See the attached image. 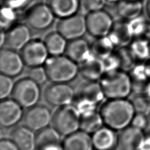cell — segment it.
Segmentation results:
<instances>
[{
  "label": "cell",
  "mask_w": 150,
  "mask_h": 150,
  "mask_svg": "<svg viewBox=\"0 0 150 150\" xmlns=\"http://www.w3.org/2000/svg\"><path fill=\"white\" fill-rule=\"evenodd\" d=\"M99 112L105 126L116 131H122L130 126L136 114L131 100L127 99H108Z\"/></svg>",
  "instance_id": "1"
},
{
  "label": "cell",
  "mask_w": 150,
  "mask_h": 150,
  "mask_svg": "<svg viewBox=\"0 0 150 150\" xmlns=\"http://www.w3.org/2000/svg\"><path fill=\"white\" fill-rule=\"evenodd\" d=\"M99 83L108 99H127L133 92L130 75L122 69L106 72Z\"/></svg>",
  "instance_id": "2"
},
{
  "label": "cell",
  "mask_w": 150,
  "mask_h": 150,
  "mask_svg": "<svg viewBox=\"0 0 150 150\" xmlns=\"http://www.w3.org/2000/svg\"><path fill=\"white\" fill-rule=\"evenodd\" d=\"M44 67L52 83H68L79 74L78 64L66 55L50 56Z\"/></svg>",
  "instance_id": "3"
},
{
  "label": "cell",
  "mask_w": 150,
  "mask_h": 150,
  "mask_svg": "<svg viewBox=\"0 0 150 150\" xmlns=\"http://www.w3.org/2000/svg\"><path fill=\"white\" fill-rule=\"evenodd\" d=\"M81 115L74 105L59 107L52 116V127L66 136L80 130Z\"/></svg>",
  "instance_id": "4"
},
{
  "label": "cell",
  "mask_w": 150,
  "mask_h": 150,
  "mask_svg": "<svg viewBox=\"0 0 150 150\" xmlns=\"http://www.w3.org/2000/svg\"><path fill=\"white\" fill-rule=\"evenodd\" d=\"M55 15L47 3H37L28 7L23 15V19L33 29L44 31L50 28L55 21Z\"/></svg>",
  "instance_id": "5"
},
{
  "label": "cell",
  "mask_w": 150,
  "mask_h": 150,
  "mask_svg": "<svg viewBox=\"0 0 150 150\" xmlns=\"http://www.w3.org/2000/svg\"><path fill=\"white\" fill-rule=\"evenodd\" d=\"M40 93V85L27 77L15 83L11 97L22 108H29L37 105Z\"/></svg>",
  "instance_id": "6"
},
{
  "label": "cell",
  "mask_w": 150,
  "mask_h": 150,
  "mask_svg": "<svg viewBox=\"0 0 150 150\" xmlns=\"http://www.w3.org/2000/svg\"><path fill=\"white\" fill-rule=\"evenodd\" d=\"M85 17L87 33L94 38L107 37L115 22L110 13L105 9L88 13Z\"/></svg>",
  "instance_id": "7"
},
{
  "label": "cell",
  "mask_w": 150,
  "mask_h": 150,
  "mask_svg": "<svg viewBox=\"0 0 150 150\" xmlns=\"http://www.w3.org/2000/svg\"><path fill=\"white\" fill-rule=\"evenodd\" d=\"M44 98L48 105L61 107L71 105L76 99V93L68 83H52L44 91Z\"/></svg>",
  "instance_id": "8"
},
{
  "label": "cell",
  "mask_w": 150,
  "mask_h": 150,
  "mask_svg": "<svg viewBox=\"0 0 150 150\" xmlns=\"http://www.w3.org/2000/svg\"><path fill=\"white\" fill-rule=\"evenodd\" d=\"M20 52L25 65L30 68L44 66L50 56L44 40L38 38L32 39Z\"/></svg>",
  "instance_id": "9"
},
{
  "label": "cell",
  "mask_w": 150,
  "mask_h": 150,
  "mask_svg": "<svg viewBox=\"0 0 150 150\" xmlns=\"http://www.w3.org/2000/svg\"><path fill=\"white\" fill-rule=\"evenodd\" d=\"M57 31L68 41L83 38L87 33L86 17L78 13L59 19L57 25Z\"/></svg>",
  "instance_id": "10"
},
{
  "label": "cell",
  "mask_w": 150,
  "mask_h": 150,
  "mask_svg": "<svg viewBox=\"0 0 150 150\" xmlns=\"http://www.w3.org/2000/svg\"><path fill=\"white\" fill-rule=\"evenodd\" d=\"M25 63L21 53L9 48L0 50V74L15 77L22 73Z\"/></svg>",
  "instance_id": "11"
},
{
  "label": "cell",
  "mask_w": 150,
  "mask_h": 150,
  "mask_svg": "<svg viewBox=\"0 0 150 150\" xmlns=\"http://www.w3.org/2000/svg\"><path fill=\"white\" fill-rule=\"evenodd\" d=\"M51 111L44 105H35L28 108L23 116L24 125L34 132H39L48 126L52 121Z\"/></svg>",
  "instance_id": "12"
},
{
  "label": "cell",
  "mask_w": 150,
  "mask_h": 150,
  "mask_svg": "<svg viewBox=\"0 0 150 150\" xmlns=\"http://www.w3.org/2000/svg\"><path fill=\"white\" fill-rule=\"evenodd\" d=\"M23 108L13 99L0 100V126L11 128L23 118Z\"/></svg>",
  "instance_id": "13"
},
{
  "label": "cell",
  "mask_w": 150,
  "mask_h": 150,
  "mask_svg": "<svg viewBox=\"0 0 150 150\" xmlns=\"http://www.w3.org/2000/svg\"><path fill=\"white\" fill-rule=\"evenodd\" d=\"M32 39L30 28L25 23H19L7 32L6 45L13 50L21 51Z\"/></svg>",
  "instance_id": "14"
},
{
  "label": "cell",
  "mask_w": 150,
  "mask_h": 150,
  "mask_svg": "<svg viewBox=\"0 0 150 150\" xmlns=\"http://www.w3.org/2000/svg\"><path fill=\"white\" fill-rule=\"evenodd\" d=\"M117 131L104 126L91 135L94 150H115L119 146Z\"/></svg>",
  "instance_id": "15"
},
{
  "label": "cell",
  "mask_w": 150,
  "mask_h": 150,
  "mask_svg": "<svg viewBox=\"0 0 150 150\" xmlns=\"http://www.w3.org/2000/svg\"><path fill=\"white\" fill-rule=\"evenodd\" d=\"M35 150H64L61 134L54 127H47L36 134Z\"/></svg>",
  "instance_id": "16"
},
{
  "label": "cell",
  "mask_w": 150,
  "mask_h": 150,
  "mask_svg": "<svg viewBox=\"0 0 150 150\" xmlns=\"http://www.w3.org/2000/svg\"><path fill=\"white\" fill-rule=\"evenodd\" d=\"M65 55L80 65L92 56L91 43L83 37L69 41Z\"/></svg>",
  "instance_id": "17"
},
{
  "label": "cell",
  "mask_w": 150,
  "mask_h": 150,
  "mask_svg": "<svg viewBox=\"0 0 150 150\" xmlns=\"http://www.w3.org/2000/svg\"><path fill=\"white\" fill-rule=\"evenodd\" d=\"M108 36L116 48L127 47L134 39L128 22L122 19L115 22Z\"/></svg>",
  "instance_id": "18"
},
{
  "label": "cell",
  "mask_w": 150,
  "mask_h": 150,
  "mask_svg": "<svg viewBox=\"0 0 150 150\" xmlns=\"http://www.w3.org/2000/svg\"><path fill=\"white\" fill-rule=\"evenodd\" d=\"M115 11L120 19L132 20L142 15L144 3L142 0H120L115 4Z\"/></svg>",
  "instance_id": "19"
},
{
  "label": "cell",
  "mask_w": 150,
  "mask_h": 150,
  "mask_svg": "<svg viewBox=\"0 0 150 150\" xmlns=\"http://www.w3.org/2000/svg\"><path fill=\"white\" fill-rule=\"evenodd\" d=\"M56 18L66 19L79 13L81 0H46Z\"/></svg>",
  "instance_id": "20"
},
{
  "label": "cell",
  "mask_w": 150,
  "mask_h": 150,
  "mask_svg": "<svg viewBox=\"0 0 150 150\" xmlns=\"http://www.w3.org/2000/svg\"><path fill=\"white\" fill-rule=\"evenodd\" d=\"M145 137L144 131L130 126L119 134V146L122 150H138Z\"/></svg>",
  "instance_id": "21"
},
{
  "label": "cell",
  "mask_w": 150,
  "mask_h": 150,
  "mask_svg": "<svg viewBox=\"0 0 150 150\" xmlns=\"http://www.w3.org/2000/svg\"><path fill=\"white\" fill-rule=\"evenodd\" d=\"M10 139L19 150H35L36 134L27 126H19L10 134Z\"/></svg>",
  "instance_id": "22"
},
{
  "label": "cell",
  "mask_w": 150,
  "mask_h": 150,
  "mask_svg": "<svg viewBox=\"0 0 150 150\" xmlns=\"http://www.w3.org/2000/svg\"><path fill=\"white\" fill-rule=\"evenodd\" d=\"M105 97L99 82L87 81L79 86L75 99L85 100L98 106Z\"/></svg>",
  "instance_id": "23"
},
{
  "label": "cell",
  "mask_w": 150,
  "mask_h": 150,
  "mask_svg": "<svg viewBox=\"0 0 150 150\" xmlns=\"http://www.w3.org/2000/svg\"><path fill=\"white\" fill-rule=\"evenodd\" d=\"M62 146L64 150H94L91 135L81 130L65 136Z\"/></svg>",
  "instance_id": "24"
},
{
  "label": "cell",
  "mask_w": 150,
  "mask_h": 150,
  "mask_svg": "<svg viewBox=\"0 0 150 150\" xmlns=\"http://www.w3.org/2000/svg\"><path fill=\"white\" fill-rule=\"evenodd\" d=\"M79 74L87 81H98L105 74L103 60L91 56L79 66Z\"/></svg>",
  "instance_id": "25"
},
{
  "label": "cell",
  "mask_w": 150,
  "mask_h": 150,
  "mask_svg": "<svg viewBox=\"0 0 150 150\" xmlns=\"http://www.w3.org/2000/svg\"><path fill=\"white\" fill-rule=\"evenodd\" d=\"M128 73L132 82L133 91H136V93H143L144 87L147 83L150 81L147 62L136 63Z\"/></svg>",
  "instance_id": "26"
},
{
  "label": "cell",
  "mask_w": 150,
  "mask_h": 150,
  "mask_svg": "<svg viewBox=\"0 0 150 150\" xmlns=\"http://www.w3.org/2000/svg\"><path fill=\"white\" fill-rule=\"evenodd\" d=\"M50 56H61L66 53L69 41L58 31L51 32L44 40Z\"/></svg>",
  "instance_id": "27"
},
{
  "label": "cell",
  "mask_w": 150,
  "mask_h": 150,
  "mask_svg": "<svg viewBox=\"0 0 150 150\" xmlns=\"http://www.w3.org/2000/svg\"><path fill=\"white\" fill-rule=\"evenodd\" d=\"M91 48L92 56L101 60L111 55L116 49L108 36L95 38L91 43Z\"/></svg>",
  "instance_id": "28"
},
{
  "label": "cell",
  "mask_w": 150,
  "mask_h": 150,
  "mask_svg": "<svg viewBox=\"0 0 150 150\" xmlns=\"http://www.w3.org/2000/svg\"><path fill=\"white\" fill-rule=\"evenodd\" d=\"M128 47L137 63L147 62L150 59L149 41L134 38Z\"/></svg>",
  "instance_id": "29"
},
{
  "label": "cell",
  "mask_w": 150,
  "mask_h": 150,
  "mask_svg": "<svg viewBox=\"0 0 150 150\" xmlns=\"http://www.w3.org/2000/svg\"><path fill=\"white\" fill-rule=\"evenodd\" d=\"M104 126V122L99 111L98 112L97 110H95L81 115L80 130L91 135Z\"/></svg>",
  "instance_id": "30"
},
{
  "label": "cell",
  "mask_w": 150,
  "mask_h": 150,
  "mask_svg": "<svg viewBox=\"0 0 150 150\" xmlns=\"http://www.w3.org/2000/svg\"><path fill=\"white\" fill-rule=\"evenodd\" d=\"M21 13L0 3V29L7 32L20 23Z\"/></svg>",
  "instance_id": "31"
},
{
  "label": "cell",
  "mask_w": 150,
  "mask_h": 150,
  "mask_svg": "<svg viewBox=\"0 0 150 150\" xmlns=\"http://www.w3.org/2000/svg\"><path fill=\"white\" fill-rule=\"evenodd\" d=\"M128 22L134 38L150 41V21L141 15Z\"/></svg>",
  "instance_id": "32"
},
{
  "label": "cell",
  "mask_w": 150,
  "mask_h": 150,
  "mask_svg": "<svg viewBox=\"0 0 150 150\" xmlns=\"http://www.w3.org/2000/svg\"><path fill=\"white\" fill-rule=\"evenodd\" d=\"M136 113L149 116L150 114V99L143 93H136L131 100Z\"/></svg>",
  "instance_id": "33"
},
{
  "label": "cell",
  "mask_w": 150,
  "mask_h": 150,
  "mask_svg": "<svg viewBox=\"0 0 150 150\" xmlns=\"http://www.w3.org/2000/svg\"><path fill=\"white\" fill-rule=\"evenodd\" d=\"M116 52L117 53L120 61V69L126 72L130 71L137 62L133 58L128 46L116 48Z\"/></svg>",
  "instance_id": "34"
},
{
  "label": "cell",
  "mask_w": 150,
  "mask_h": 150,
  "mask_svg": "<svg viewBox=\"0 0 150 150\" xmlns=\"http://www.w3.org/2000/svg\"><path fill=\"white\" fill-rule=\"evenodd\" d=\"M14 85L12 77L0 74V100L11 95Z\"/></svg>",
  "instance_id": "35"
},
{
  "label": "cell",
  "mask_w": 150,
  "mask_h": 150,
  "mask_svg": "<svg viewBox=\"0 0 150 150\" xmlns=\"http://www.w3.org/2000/svg\"><path fill=\"white\" fill-rule=\"evenodd\" d=\"M28 77L39 85L44 84L48 79L44 66L30 68L28 71Z\"/></svg>",
  "instance_id": "36"
},
{
  "label": "cell",
  "mask_w": 150,
  "mask_h": 150,
  "mask_svg": "<svg viewBox=\"0 0 150 150\" xmlns=\"http://www.w3.org/2000/svg\"><path fill=\"white\" fill-rule=\"evenodd\" d=\"M34 0H1V4L17 10L20 13L25 11L31 6Z\"/></svg>",
  "instance_id": "37"
},
{
  "label": "cell",
  "mask_w": 150,
  "mask_h": 150,
  "mask_svg": "<svg viewBox=\"0 0 150 150\" xmlns=\"http://www.w3.org/2000/svg\"><path fill=\"white\" fill-rule=\"evenodd\" d=\"M103 62L104 64L105 73L120 69V61L117 53L116 52V50L111 55L103 59Z\"/></svg>",
  "instance_id": "38"
},
{
  "label": "cell",
  "mask_w": 150,
  "mask_h": 150,
  "mask_svg": "<svg viewBox=\"0 0 150 150\" xmlns=\"http://www.w3.org/2000/svg\"><path fill=\"white\" fill-rule=\"evenodd\" d=\"M107 4V0H83L82 6L88 13H90L103 10Z\"/></svg>",
  "instance_id": "39"
},
{
  "label": "cell",
  "mask_w": 150,
  "mask_h": 150,
  "mask_svg": "<svg viewBox=\"0 0 150 150\" xmlns=\"http://www.w3.org/2000/svg\"><path fill=\"white\" fill-rule=\"evenodd\" d=\"M149 116L143 115V114L136 113L132 121L131 125L133 127H135L139 130L145 131L148 127L149 124Z\"/></svg>",
  "instance_id": "40"
},
{
  "label": "cell",
  "mask_w": 150,
  "mask_h": 150,
  "mask_svg": "<svg viewBox=\"0 0 150 150\" xmlns=\"http://www.w3.org/2000/svg\"><path fill=\"white\" fill-rule=\"evenodd\" d=\"M0 150H19L10 139L3 138L0 140Z\"/></svg>",
  "instance_id": "41"
},
{
  "label": "cell",
  "mask_w": 150,
  "mask_h": 150,
  "mask_svg": "<svg viewBox=\"0 0 150 150\" xmlns=\"http://www.w3.org/2000/svg\"><path fill=\"white\" fill-rule=\"evenodd\" d=\"M138 150H150V135H146Z\"/></svg>",
  "instance_id": "42"
},
{
  "label": "cell",
  "mask_w": 150,
  "mask_h": 150,
  "mask_svg": "<svg viewBox=\"0 0 150 150\" xmlns=\"http://www.w3.org/2000/svg\"><path fill=\"white\" fill-rule=\"evenodd\" d=\"M7 40V32L0 29V50L4 48L5 45H6Z\"/></svg>",
  "instance_id": "43"
},
{
  "label": "cell",
  "mask_w": 150,
  "mask_h": 150,
  "mask_svg": "<svg viewBox=\"0 0 150 150\" xmlns=\"http://www.w3.org/2000/svg\"><path fill=\"white\" fill-rule=\"evenodd\" d=\"M144 10L146 12L147 17L150 19V0H146L144 4Z\"/></svg>",
  "instance_id": "44"
},
{
  "label": "cell",
  "mask_w": 150,
  "mask_h": 150,
  "mask_svg": "<svg viewBox=\"0 0 150 150\" xmlns=\"http://www.w3.org/2000/svg\"><path fill=\"white\" fill-rule=\"evenodd\" d=\"M143 93L146 95L147 97H148L150 99V81H149L146 84V87H144Z\"/></svg>",
  "instance_id": "45"
},
{
  "label": "cell",
  "mask_w": 150,
  "mask_h": 150,
  "mask_svg": "<svg viewBox=\"0 0 150 150\" xmlns=\"http://www.w3.org/2000/svg\"><path fill=\"white\" fill-rule=\"evenodd\" d=\"M119 1H120V0H107V3H110V4H115L118 2Z\"/></svg>",
  "instance_id": "46"
},
{
  "label": "cell",
  "mask_w": 150,
  "mask_h": 150,
  "mask_svg": "<svg viewBox=\"0 0 150 150\" xmlns=\"http://www.w3.org/2000/svg\"><path fill=\"white\" fill-rule=\"evenodd\" d=\"M4 138V132L1 129V127L0 126V140Z\"/></svg>",
  "instance_id": "47"
},
{
  "label": "cell",
  "mask_w": 150,
  "mask_h": 150,
  "mask_svg": "<svg viewBox=\"0 0 150 150\" xmlns=\"http://www.w3.org/2000/svg\"><path fill=\"white\" fill-rule=\"evenodd\" d=\"M147 66H148V69H149V77H150V59L147 62Z\"/></svg>",
  "instance_id": "48"
},
{
  "label": "cell",
  "mask_w": 150,
  "mask_h": 150,
  "mask_svg": "<svg viewBox=\"0 0 150 150\" xmlns=\"http://www.w3.org/2000/svg\"><path fill=\"white\" fill-rule=\"evenodd\" d=\"M149 120H150V114H149Z\"/></svg>",
  "instance_id": "49"
},
{
  "label": "cell",
  "mask_w": 150,
  "mask_h": 150,
  "mask_svg": "<svg viewBox=\"0 0 150 150\" xmlns=\"http://www.w3.org/2000/svg\"><path fill=\"white\" fill-rule=\"evenodd\" d=\"M149 46H150V41H149Z\"/></svg>",
  "instance_id": "50"
},
{
  "label": "cell",
  "mask_w": 150,
  "mask_h": 150,
  "mask_svg": "<svg viewBox=\"0 0 150 150\" xmlns=\"http://www.w3.org/2000/svg\"><path fill=\"white\" fill-rule=\"evenodd\" d=\"M142 1H144V0H142Z\"/></svg>",
  "instance_id": "51"
}]
</instances>
